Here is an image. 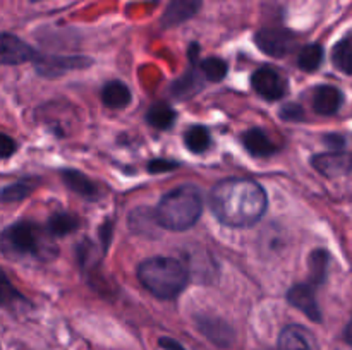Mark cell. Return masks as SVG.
Returning <instances> with one entry per match:
<instances>
[{"instance_id": "cb8c5ba5", "label": "cell", "mask_w": 352, "mask_h": 350, "mask_svg": "<svg viewBox=\"0 0 352 350\" xmlns=\"http://www.w3.org/2000/svg\"><path fill=\"white\" fill-rule=\"evenodd\" d=\"M199 88H201V81H199L198 74L191 71L186 75H182V78L175 79V82L172 84V93L177 98H188V96L195 95Z\"/></svg>"}, {"instance_id": "e0dca14e", "label": "cell", "mask_w": 352, "mask_h": 350, "mask_svg": "<svg viewBox=\"0 0 352 350\" xmlns=\"http://www.w3.org/2000/svg\"><path fill=\"white\" fill-rule=\"evenodd\" d=\"M199 2L201 0H172L164 17V24L165 26H175V24L186 21L198 10Z\"/></svg>"}, {"instance_id": "9a60e30c", "label": "cell", "mask_w": 352, "mask_h": 350, "mask_svg": "<svg viewBox=\"0 0 352 350\" xmlns=\"http://www.w3.org/2000/svg\"><path fill=\"white\" fill-rule=\"evenodd\" d=\"M62 180H64V184L71 191L82 196V198H95L98 194V189H96L95 182L79 170H64L62 172Z\"/></svg>"}, {"instance_id": "f1b7e54d", "label": "cell", "mask_w": 352, "mask_h": 350, "mask_svg": "<svg viewBox=\"0 0 352 350\" xmlns=\"http://www.w3.org/2000/svg\"><path fill=\"white\" fill-rule=\"evenodd\" d=\"M280 117L289 122H301V120H305V110L298 103H289L280 110Z\"/></svg>"}, {"instance_id": "f546056e", "label": "cell", "mask_w": 352, "mask_h": 350, "mask_svg": "<svg viewBox=\"0 0 352 350\" xmlns=\"http://www.w3.org/2000/svg\"><path fill=\"white\" fill-rule=\"evenodd\" d=\"M177 161H172V160H153L150 161L148 165V170L151 174H164V172H170L174 168H177Z\"/></svg>"}, {"instance_id": "7a4b0ae2", "label": "cell", "mask_w": 352, "mask_h": 350, "mask_svg": "<svg viewBox=\"0 0 352 350\" xmlns=\"http://www.w3.org/2000/svg\"><path fill=\"white\" fill-rule=\"evenodd\" d=\"M203 211L201 192L196 185H179L164 196L155 209L158 225L184 232L199 220Z\"/></svg>"}, {"instance_id": "2e32d148", "label": "cell", "mask_w": 352, "mask_h": 350, "mask_svg": "<svg viewBox=\"0 0 352 350\" xmlns=\"http://www.w3.org/2000/svg\"><path fill=\"white\" fill-rule=\"evenodd\" d=\"M102 100L110 108H124V106L129 105L133 96H131L129 88L124 82L110 81L103 86Z\"/></svg>"}, {"instance_id": "9c48e42d", "label": "cell", "mask_w": 352, "mask_h": 350, "mask_svg": "<svg viewBox=\"0 0 352 350\" xmlns=\"http://www.w3.org/2000/svg\"><path fill=\"white\" fill-rule=\"evenodd\" d=\"M311 165L325 177H340L352 170V156L342 151L315 154L311 158Z\"/></svg>"}, {"instance_id": "1f68e13d", "label": "cell", "mask_w": 352, "mask_h": 350, "mask_svg": "<svg viewBox=\"0 0 352 350\" xmlns=\"http://www.w3.org/2000/svg\"><path fill=\"white\" fill-rule=\"evenodd\" d=\"M100 237H102V250L105 253V250L109 249L110 237H112V222L103 223L102 230H100Z\"/></svg>"}, {"instance_id": "44dd1931", "label": "cell", "mask_w": 352, "mask_h": 350, "mask_svg": "<svg viewBox=\"0 0 352 350\" xmlns=\"http://www.w3.org/2000/svg\"><path fill=\"white\" fill-rule=\"evenodd\" d=\"M184 143L188 146V150L192 151V153H203V151L208 150L210 143H212V137H210V132L206 127L192 126L191 129L186 130Z\"/></svg>"}, {"instance_id": "4dcf8cb0", "label": "cell", "mask_w": 352, "mask_h": 350, "mask_svg": "<svg viewBox=\"0 0 352 350\" xmlns=\"http://www.w3.org/2000/svg\"><path fill=\"white\" fill-rule=\"evenodd\" d=\"M16 141L12 137L0 132V158H9L10 154L16 153Z\"/></svg>"}, {"instance_id": "83f0119b", "label": "cell", "mask_w": 352, "mask_h": 350, "mask_svg": "<svg viewBox=\"0 0 352 350\" xmlns=\"http://www.w3.org/2000/svg\"><path fill=\"white\" fill-rule=\"evenodd\" d=\"M95 246H93V242H89V240H82V244L79 246L78 249V259L79 263H81V266H93L95 264V259H98V257H95Z\"/></svg>"}, {"instance_id": "5b68a950", "label": "cell", "mask_w": 352, "mask_h": 350, "mask_svg": "<svg viewBox=\"0 0 352 350\" xmlns=\"http://www.w3.org/2000/svg\"><path fill=\"white\" fill-rule=\"evenodd\" d=\"M256 45L263 54L278 58L291 54L296 48V45H298V40H296V36L291 31L268 27V30L258 31Z\"/></svg>"}, {"instance_id": "277c9868", "label": "cell", "mask_w": 352, "mask_h": 350, "mask_svg": "<svg viewBox=\"0 0 352 350\" xmlns=\"http://www.w3.org/2000/svg\"><path fill=\"white\" fill-rule=\"evenodd\" d=\"M47 247L43 230L36 223H14L0 233V250L7 256H43Z\"/></svg>"}, {"instance_id": "4316f807", "label": "cell", "mask_w": 352, "mask_h": 350, "mask_svg": "<svg viewBox=\"0 0 352 350\" xmlns=\"http://www.w3.org/2000/svg\"><path fill=\"white\" fill-rule=\"evenodd\" d=\"M21 299H23L21 294L14 288V285L10 283L7 275L3 273V270L0 268V307L10 305L14 301H21Z\"/></svg>"}, {"instance_id": "52a82bcc", "label": "cell", "mask_w": 352, "mask_h": 350, "mask_svg": "<svg viewBox=\"0 0 352 350\" xmlns=\"http://www.w3.org/2000/svg\"><path fill=\"white\" fill-rule=\"evenodd\" d=\"M38 51L31 48L26 41L14 34H0V64L2 65H19L24 62L36 60Z\"/></svg>"}, {"instance_id": "6da1fadb", "label": "cell", "mask_w": 352, "mask_h": 350, "mask_svg": "<svg viewBox=\"0 0 352 350\" xmlns=\"http://www.w3.org/2000/svg\"><path fill=\"white\" fill-rule=\"evenodd\" d=\"M212 209L220 223L227 226L256 225L267 211V192L251 178H226L220 180L210 194Z\"/></svg>"}, {"instance_id": "3957f363", "label": "cell", "mask_w": 352, "mask_h": 350, "mask_svg": "<svg viewBox=\"0 0 352 350\" xmlns=\"http://www.w3.org/2000/svg\"><path fill=\"white\" fill-rule=\"evenodd\" d=\"M138 278L150 294L162 301H172L186 288L188 270L174 257H151L138 268Z\"/></svg>"}, {"instance_id": "836d02e7", "label": "cell", "mask_w": 352, "mask_h": 350, "mask_svg": "<svg viewBox=\"0 0 352 350\" xmlns=\"http://www.w3.org/2000/svg\"><path fill=\"white\" fill-rule=\"evenodd\" d=\"M158 343H160V347L164 350H186L181 343L175 342V340L172 338H160V342Z\"/></svg>"}, {"instance_id": "7c38bea8", "label": "cell", "mask_w": 352, "mask_h": 350, "mask_svg": "<svg viewBox=\"0 0 352 350\" xmlns=\"http://www.w3.org/2000/svg\"><path fill=\"white\" fill-rule=\"evenodd\" d=\"M344 102L342 91L336 86H320L313 95V108L320 115H333Z\"/></svg>"}, {"instance_id": "484cf974", "label": "cell", "mask_w": 352, "mask_h": 350, "mask_svg": "<svg viewBox=\"0 0 352 350\" xmlns=\"http://www.w3.org/2000/svg\"><path fill=\"white\" fill-rule=\"evenodd\" d=\"M199 69H201V74L205 75L208 81H222L227 74V64L222 58L217 57L205 58V60L199 64Z\"/></svg>"}, {"instance_id": "603a6c76", "label": "cell", "mask_w": 352, "mask_h": 350, "mask_svg": "<svg viewBox=\"0 0 352 350\" xmlns=\"http://www.w3.org/2000/svg\"><path fill=\"white\" fill-rule=\"evenodd\" d=\"M323 62V48L320 45H306L298 57L299 69L306 72H313L322 65Z\"/></svg>"}, {"instance_id": "ffe728a7", "label": "cell", "mask_w": 352, "mask_h": 350, "mask_svg": "<svg viewBox=\"0 0 352 350\" xmlns=\"http://www.w3.org/2000/svg\"><path fill=\"white\" fill-rule=\"evenodd\" d=\"M146 122L155 129H168L175 122V112L167 103H155L146 113Z\"/></svg>"}, {"instance_id": "d6a6232c", "label": "cell", "mask_w": 352, "mask_h": 350, "mask_svg": "<svg viewBox=\"0 0 352 350\" xmlns=\"http://www.w3.org/2000/svg\"><path fill=\"white\" fill-rule=\"evenodd\" d=\"M325 143L329 144V148L340 150L344 146V137L339 136V134H329V136H325Z\"/></svg>"}, {"instance_id": "30bf717a", "label": "cell", "mask_w": 352, "mask_h": 350, "mask_svg": "<svg viewBox=\"0 0 352 350\" xmlns=\"http://www.w3.org/2000/svg\"><path fill=\"white\" fill-rule=\"evenodd\" d=\"M287 301L289 304L294 305L296 309H299L302 314L308 316L311 321H322V311H320V305L318 302H316L315 292H313L311 285L298 283L294 285V287H291L287 292Z\"/></svg>"}, {"instance_id": "e575fe53", "label": "cell", "mask_w": 352, "mask_h": 350, "mask_svg": "<svg viewBox=\"0 0 352 350\" xmlns=\"http://www.w3.org/2000/svg\"><path fill=\"white\" fill-rule=\"evenodd\" d=\"M344 338H346L347 343H351V345H352V318H351V321L347 323L346 331H344Z\"/></svg>"}, {"instance_id": "d590c367", "label": "cell", "mask_w": 352, "mask_h": 350, "mask_svg": "<svg viewBox=\"0 0 352 350\" xmlns=\"http://www.w3.org/2000/svg\"><path fill=\"white\" fill-rule=\"evenodd\" d=\"M31 2H41V0H31Z\"/></svg>"}, {"instance_id": "4fadbf2b", "label": "cell", "mask_w": 352, "mask_h": 350, "mask_svg": "<svg viewBox=\"0 0 352 350\" xmlns=\"http://www.w3.org/2000/svg\"><path fill=\"white\" fill-rule=\"evenodd\" d=\"M244 148L250 151L253 156H272L274 153H277L278 148L275 146L274 141L267 136L261 129H250L243 136Z\"/></svg>"}, {"instance_id": "7402d4cb", "label": "cell", "mask_w": 352, "mask_h": 350, "mask_svg": "<svg viewBox=\"0 0 352 350\" xmlns=\"http://www.w3.org/2000/svg\"><path fill=\"white\" fill-rule=\"evenodd\" d=\"M332 60L333 65L344 74H352V36L344 38L333 47Z\"/></svg>"}, {"instance_id": "d4e9b609", "label": "cell", "mask_w": 352, "mask_h": 350, "mask_svg": "<svg viewBox=\"0 0 352 350\" xmlns=\"http://www.w3.org/2000/svg\"><path fill=\"white\" fill-rule=\"evenodd\" d=\"M33 192V184L30 182H16V184L6 185L0 191V201L2 202H17Z\"/></svg>"}, {"instance_id": "ac0fdd59", "label": "cell", "mask_w": 352, "mask_h": 350, "mask_svg": "<svg viewBox=\"0 0 352 350\" xmlns=\"http://www.w3.org/2000/svg\"><path fill=\"white\" fill-rule=\"evenodd\" d=\"M78 226L79 220L72 213H54L48 218V233L54 237L69 235V233L76 232Z\"/></svg>"}, {"instance_id": "d6986e66", "label": "cell", "mask_w": 352, "mask_h": 350, "mask_svg": "<svg viewBox=\"0 0 352 350\" xmlns=\"http://www.w3.org/2000/svg\"><path fill=\"white\" fill-rule=\"evenodd\" d=\"M330 256L327 250L316 249L309 254V278L315 287L322 285L327 278V270H329Z\"/></svg>"}, {"instance_id": "5bb4252c", "label": "cell", "mask_w": 352, "mask_h": 350, "mask_svg": "<svg viewBox=\"0 0 352 350\" xmlns=\"http://www.w3.org/2000/svg\"><path fill=\"white\" fill-rule=\"evenodd\" d=\"M198 326L205 336L220 347H229L232 343V329L229 325L215 318H199Z\"/></svg>"}, {"instance_id": "8992f818", "label": "cell", "mask_w": 352, "mask_h": 350, "mask_svg": "<svg viewBox=\"0 0 352 350\" xmlns=\"http://www.w3.org/2000/svg\"><path fill=\"white\" fill-rule=\"evenodd\" d=\"M251 86L258 95L270 102L284 98L285 91H287V81L270 67L258 69L251 78Z\"/></svg>"}, {"instance_id": "8fae6325", "label": "cell", "mask_w": 352, "mask_h": 350, "mask_svg": "<svg viewBox=\"0 0 352 350\" xmlns=\"http://www.w3.org/2000/svg\"><path fill=\"white\" fill-rule=\"evenodd\" d=\"M315 336L306 328L291 325L278 336V350H315Z\"/></svg>"}, {"instance_id": "ba28073f", "label": "cell", "mask_w": 352, "mask_h": 350, "mask_svg": "<svg viewBox=\"0 0 352 350\" xmlns=\"http://www.w3.org/2000/svg\"><path fill=\"white\" fill-rule=\"evenodd\" d=\"M36 71L45 78H57L65 72L86 69L91 65V58L88 57H52V55H40L36 57Z\"/></svg>"}]
</instances>
